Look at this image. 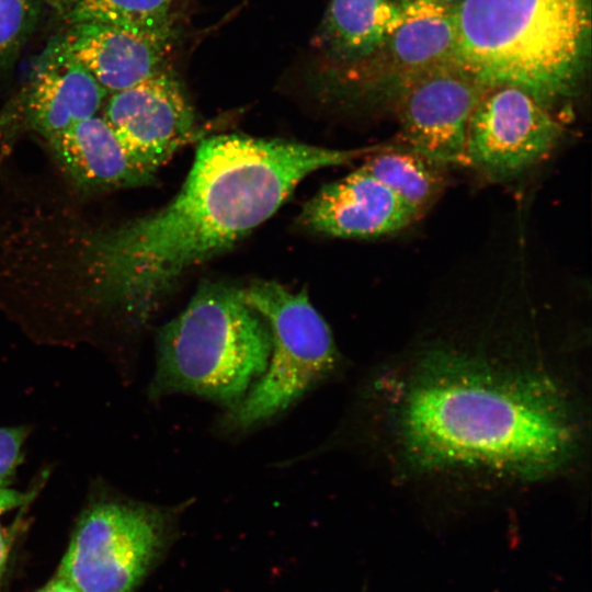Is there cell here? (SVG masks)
<instances>
[{"label":"cell","instance_id":"obj_15","mask_svg":"<svg viewBox=\"0 0 592 592\" xmlns=\"http://www.w3.org/2000/svg\"><path fill=\"white\" fill-rule=\"evenodd\" d=\"M405 0H331L317 44L331 59L362 61L382 49L397 26Z\"/></svg>","mask_w":592,"mask_h":592},{"label":"cell","instance_id":"obj_8","mask_svg":"<svg viewBox=\"0 0 592 592\" xmlns=\"http://www.w3.org/2000/svg\"><path fill=\"white\" fill-rule=\"evenodd\" d=\"M109 95L102 117L129 157L152 174L197 136L194 110L168 70Z\"/></svg>","mask_w":592,"mask_h":592},{"label":"cell","instance_id":"obj_5","mask_svg":"<svg viewBox=\"0 0 592 592\" xmlns=\"http://www.w3.org/2000/svg\"><path fill=\"white\" fill-rule=\"evenodd\" d=\"M239 295L266 322L272 348L262 376L219 419L225 433H244L273 420L341 364L331 330L305 289L255 281L239 288Z\"/></svg>","mask_w":592,"mask_h":592},{"label":"cell","instance_id":"obj_4","mask_svg":"<svg viewBox=\"0 0 592 592\" xmlns=\"http://www.w3.org/2000/svg\"><path fill=\"white\" fill-rule=\"evenodd\" d=\"M152 398L194 395L226 409L237 405L262 376L272 339L264 319L239 288L205 282L156 339Z\"/></svg>","mask_w":592,"mask_h":592},{"label":"cell","instance_id":"obj_14","mask_svg":"<svg viewBox=\"0 0 592 592\" xmlns=\"http://www.w3.org/2000/svg\"><path fill=\"white\" fill-rule=\"evenodd\" d=\"M454 0H405L400 20L378 53L401 87L424 75L456 66Z\"/></svg>","mask_w":592,"mask_h":592},{"label":"cell","instance_id":"obj_3","mask_svg":"<svg viewBox=\"0 0 592 592\" xmlns=\"http://www.w3.org/2000/svg\"><path fill=\"white\" fill-rule=\"evenodd\" d=\"M456 66L482 88H519L549 107L578 86L591 0H458Z\"/></svg>","mask_w":592,"mask_h":592},{"label":"cell","instance_id":"obj_11","mask_svg":"<svg viewBox=\"0 0 592 592\" xmlns=\"http://www.w3.org/2000/svg\"><path fill=\"white\" fill-rule=\"evenodd\" d=\"M47 47L81 65L110 94L163 70L173 31L101 23L67 25Z\"/></svg>","mask_w":592,"mask_h":592},{"label":"cell","instance_id":"obj_7","mask_svg":"<svg viewBox=\"0 0 592 592\" xmlns=\"http://www.w3.org/2000/svg\"><path fill=\"white\" fill-rule=\"evenodd\" d=\"M548 109L519 88L486 89L469 118L466 166L504 181L537 164L562 135Z\"/></svg>","mask_w":592,"mask_h":592},{"label":"cell","instance_id":"obj_21","mask_svg":"<svg viewBox=\"0 0 592 592\" xmlns=\"http://www.w3.org/2000/svg\"><path fill=\"white\" fill-rule=\"evenodd\" d=\"M37 592H80V591L66 579H62L56 576L54 579H52Z\"/></svg>","mask_w":592,"mask_h":592},{"label":"cell","instance_id":"obj_13","mask_svg":"<svg viewBox=\"0 0 592 592\" xmlns=\"http://www.w3.org/2000/svg\"><path fill=\"white\" fill-rule=\"evenodd\" d=\"M44 143L66 180L82 193L138 187L153 181L155 174L129 157L102 115L81 121Z\"/></svg>","mask_w":592,"mask_h":592},{"label":"cell","instance_id":"obj_9","mask_svg":"<svg viewBox=\"0 0 592 592\" xmlns=\"http://www.w3.org/2000/svg\"><path fill=\"white\" fill-rule=\"evenodd\" d=\"M485 90L457 66L401 87L397 113L403 146L441 167L466 166L468 123Z\"/></svg>","mask_w":592,"mask_h":592},{"label":"cell","instance_id":"obj_17","mask_svg":"<svg viewBox=\"0 0 592 592\" xmlns=\"http://www.w3.org/2000/svg\"><path fill=\"white\" fill-rule=\"evenodd\" d=\"M174 0H49L67 25L101 23L143 29L172 27Z\"/></svg>","mask_w":592,"mask_h":592},{"label":"cell","instance_id":"obj_1","mask_svg":"<svg viewBox=\"0 0 592 592\" xmlns=\"http://www.w3.org/2000/svg\"><path fill=\"white\" fill-rule=\"evenodd\" d=\"M400 360L365 392L400 474L523 486L557 477L578 459L577 400L539 361L443 341Z\"/></svg>","mask_w":592,"mask_h":592},{"label":"cell","instance_id":"obj_20","mask_svg":"<svg viewBox=\"0 0 592 592\" xmlns=\"http://www.w3.org/2000/svg\"><path fill=\"white\" fill-rule=\"evenodd\" d=\"M31 493H23L10 488H0V515L30 502Z\"/></svg>","mask_w":592,"mask_h":592},{"label":"cell","instance_id":"obj_16","mask_svg":"<svg viewBox=\"0 0 592 592\" xmlns=\"http://www.w3.org/2000/svg\"><path fill=\"white\" fill-rule=\"evenodd\" d=\"M420 215L440 196L444 178L440 164L403 145H387L361 166Z\"/></svg>","mask_w":592,"mask_h":592},{"label":"cell","instance_id":"obj_2","mask_svg":"<svg viewBox=\"0 0 592 592\" xmlns=\"http://www.w3.org/2000/svg\"><path fill=\"white\" fill-rule=\"evenodd\" d=\"M380 147L333 149L243 134L203 138L182 186L161 208L117 225L50 230L46 277L83 306L143 325L190 270L266 221L307 175Z\"/></svg>","mask_w":592,"mask_h":592},{"label":"cell","instance_id":"obj_6","mask_svg":"<svg viewBox=\"0 0 592 592\" xmlns=\"http://www.w3.org/2000/svg\"><path fill=\"white\" fill-rule=\"evenodd\" d=\"M167 521L148 504L94 501L76 525L57 577L80 592H132L163 544Z\"/></svg>","mask_w":592,"mask_h":592},{"label":"cell","instance_id":"obj_12","mask_svg":"<svg viewBox=\"0 0 592 592\" xmlns=\"http://www.w3.org/2000/svg\"><path fill=\"white\" fill-rule=\"evenodd\" d=\"M420 214L362 167L323 185L298 220L314 232L337 238H376L400 231Z\"/></svg>","mask_w":592,"mask_h":592},{"label":"cell","instance_id":"obj_23","mask_svg":"<svg viewBox=\"0 0 592 592\" xmlns=\"http://www.w3.org/2000/svg\"><path fill=\"white\" fill-rule=\"evenodd\" d=\"M20 244L23 246V243H20ZM20 252L23 253L22 251H20ZM20 262H23V261H20ZM25 266H26V265H25ZM23 272H24V271H23ZM25 272H26V271H25ZM24 277H25V276H23V278H24ZM23 278H22V280H23ZM23 281H24V280H23Z\"/></svg>","mask_w":592,"mask_h":592},{"label":"cell","instance_id":"obj_19","mask_svg":"<svg viewBox=\"0 0 592 592\" xmlns=\"http://www.w3.org/2000/svg\"><path fill=\"white\" fill-rule=\"evenodd\" d=\"M26 435L24 426L0 428V488H7L11 482L22 460Z\"/></svg>","mask_w":592,"mask_h":592},{"label":"cell","instance_id":"obj_18","mask_svg":"<svg viewBox=\"0 0 592 592\" xmlns=\"http://www.w3.org/2000/svg\"><path fill=\"white\" fill-rule=\"evenodd\" d=\"M44 0H0V72L10 68L31 37Z\"/></svg>","mask_w":592,"mask_h":592},{"label":"cell","instance_id":"obj_22","mask_svg":"<svg viewBox=\"0 0 592 592\" xmlns=\"http://www.w3.org/2000/svg\"><path fill=\"white\" fill-rule=\"evenodd\" d=\"M11 545L10 535L0 526V582L3 574L4 566L9 556Z\"/></svg>","mask_w":592,"mask_h":592},{"label":"cell","instance_id":"obj_10","mask_svg":"<svg viewBox=\"0 0 592 592\" xmlns=\"http://www.w3.org/2000/svg\"><path fill=\"white\" fill-rule=\"evenodd\" d=\"M109 93L78 62L46 46L0 111V140L33 133L46 140L96 115Z\"/></svg>","mask_w":592,"mask_h":592}]
</instances>
